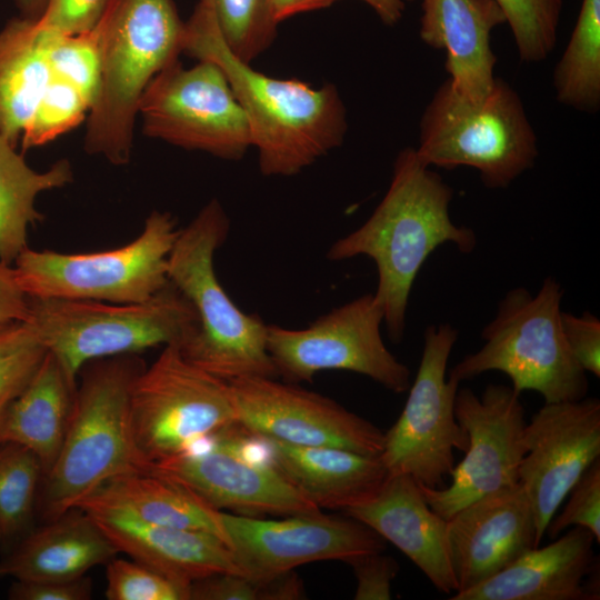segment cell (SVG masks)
<instances>
[{
	"instance_id": "31",
	"label": "cell",
	"mask_w": 600,
	"mask_h": 600,
	"mask_svg": "<svg viewBox=\"0 0 600 600\" xmlns=\"http://www.w3.org/2000/svg\"><path fill=\"white\" fill-rule=\"evenodd\" d=\"M43 471L26 447L0 443V533L10 539L23 533L37 507Z\"/></svg>"
},
{
	"instance_id": "3",
	"label": "cell",
	"mask_w": 600,
	"mask_h": 600,
	"mask_svg": "<svg viewBox=\"0 0 600 600\" xmlns=\"http://www.w3.org/2000/svg\"><path fill=\"white\" fill-rule=\"evenodd\" d=\"M138 354L91 361L78 378L74 406L60 452L43 477L37 507L52 520L126 473L149 470L131 432L129 398L144 368Z\"/></svg>"
},
{
	"instance_id": "14",
	"label": "cell",
	"mask_w": 600,
	"mask_h": 600,
	"mask_svg": "<svg viewBox=\"0 0 600 600\" xmlns=\"http://www.w3.org/2000/svg\"><path fill=\"white\" fill-rule=\"evenodd\" d=\"M511 387L489 384L481 397L458 390L454 413L468 437L464 458L454 464L447 487L420 486L430 508L446 520L470 502L519 482L527 452L524 409Z\"/></svg>"
},
{
	"instance_id": "25",
	"label": "cell",
	"mask_w": 600,
	"mask_h": 600,
	"mask_svg": "<svg viewBox=\"0 0 600 600\" xmlns=\"http://www.w3.org/2000/svg\"><path fill=\"white\" fill-rule=\"evenodd\" d=\"M117 548L86 511L73 508L28 533L0 560V578L68 581L118 554Z\"/></svg>"
},
{
	"instance_id": "36",
	"label": "cell",
	"mask_w": 600,
	"mask_h": 600,
	"mask_svg": "<svg viewBox=\"0 0 600 600\" xmlns=\"http://www.w3.org/2000/svg\"><path fill=\"white\" fill-rule=\"evenodd\" d=\"M49 63L54 77L73 84L92 104L101 67L99 23L92 30L77 34L53 31Z\"/></svg>"
},
{
	"instance_id": "13",
	"label": "cell",
	"mask_w": 600,
	"mask_h": 600,
	"mask_svg": "<svg viewBox=\"0 0 600 600\" xmlns=\"http://www.w3.org/2000/svg\"><path fill=\"white\" fill-rule=\"evenodd\" d=\"M383 319L382 306L367 293L304 329L268 324L267 350L278 376L288 381H311L323 370H347L402 393L410 387V370L386 347L380 331Z\"/></svg>"
},
{
	"instance_id": "12",
	"label": "cell",
	"mask_w": 600,
	"mask_h": 600,
	"mask_svg": "<svg viewBox=\"0 0 600 600\" xmlns=\"http://www.w3.org/2000/svg\"><path fill=\"white\" fill-rule=\"evenodd\" d=\"M138 112L146 136L189 150L238 160L252 147L248 118L221 68L176 60L147 86Z\"/></svg>"
},
{
	"instance_id": "15",
	"label": "cell",
	"mask_w": 600,
	"mask_h": 600,
	"mask_svg": "<svg viewBox=\"0 0 600 600\" xmlns=\"http://www.w3.org/2000/svg\"><path fill=\"white\" fill-rule=\"evenodd\" d=\"M238 427L257 439L380 456L384 432L332 399L274 378L228 381Z\"/></svg>"
},
{
	"instance_id": "7",
	"label": "cell",
	"mask_w": 600,
	"mask_h": 600,
	"mask_svg": "<svg viewBox=\"0 0 600 600\" xmlns=\"http://www.w3.org/2000/svg\"><path fill=\"white\" fill-rule=\"evenodd\" d=\"M27 320L74 380L94 360L158 346L181 348L199 328L192 304L170 281L139 303L30 298Z\"/></svg>"
},
{
	"instance_id": "6",
	"label": "cell",
	"mask_w": 600,
	"mask_h": 600,
	"mask_svg": "<svg viewBox=\"0 0 600 600\" xmlns=\"http://www.w3.org/2000/svg\"><path fill=\"white\" fill-rule=\"evenodd\" d=\"M562 296L552 277L543 280L534 296L521 287L509 290L481 332L482 348L459 361L449 377L461 382L500 371L509 377L513 391H537L544 403L587 397V372L571 353L562 330Z\"/></svg>"
},
{
	"instance_id": "9",
	"label": "cell",
	"mask_w": 600,
	"mask_h": 600,
	"mask_svg": "<svg viewBox=\"0 0 600 600\" xmlns=\"http://www.w3.org/2000/svg\"><path fill=\"white\" fill-rule=\"evenodd\" d=\"M179 231L171 213L154 210L124 246L89 253L28 247L13 268L31 299L144 302L169 283L168 260Z\"/></svg>"
},
{
	"instance_id": "40",
	"label": "cell",
	"mask_w": 600,
	"mask_h": 600,
	"mask_svg": "<svg viewBox=\"0 0 600 600\" xmlns=\"http://www.w3.org/2000/svg\"><path fill=\"white\" fill-rule=\"evenodd\" d=\"M111 0H48L37 22L62 34L92 30L102 19Z\"/></svg>"
},
{
	"instance_id": "28",
	"label": "cell",
	"mask_w": 600,
	"mask_h": 600,
	"mask_svg": "<svg viewBox=\"0 0 600 600\" xmlns=\"http://www.w3.org/2000/svg\"><path fill=\"white\" fill-rule=\"evenodd\" d=\"M53 31L14 18L0 30V134L17 144L51 79Z\"/></svg>"
},
{
	"instance_id": "30",
	"label": "cell",
	"mask_w": 600,
	"mask_h": 600,
	"mask_svg": "<svg viewBox=\"0 0 600 600\" xmlns=\"http://www.w3.org/2000/svg\"><path fill=\"white\" fill-rule=\"evenodd\" d=\"M557 100L576 110L600 106V0H582L581 9L553 72Z\"/></svg>"
},
{
	"instance_id": "41",
	"label": "cell",
	"mask_w": 600,
	"mask_h": 600,
	"mask_svg": "<svg viewBox=\"0 0 600 600\" xmlns=\"http://www.w3.org/2000/svg\"><path fill=\"white\" fill-rule=\"evenodd\" d=\"M357 578L356 600H389L391 584L399 571V564L382 552L357 556L347 561Z\"/></svg>"
},
{
	"instance_id": "17",
	"label": "cell",
	"mask_w": 600,
	"mask_h": 600,
	"mask_svg": "<svg viewBox=\"0 0 600 600\" xmlns=\"http://www.w3.org/2000/svg\"><path fill=\"white\" fill-rule=\"evenodd\" d=\"M519 482L534 514L537 542L573 484L600 458V401L544 403L524 428Z\"/></svg>"
},
{
	"instance_id": "34",
	"label": "cell",
	"mask_w": 600,
	"mask_h": 600,
	"mask_svg": "<svg viewBox=\"0 0 600 600\" xmlns=\"http://www.w3.org/2000/svg\"><path fill=\"white\" fill-rule=\"evenodd\" d=\"M91 103L73 84L54 77L21 136L23 150L43 146L79 126Z\"/></svg>"
},
{
	"instance_id": "45",
	"label": "cell",
	"mask_w": 600,
	"mask_h": 600,
	"mask_svg": "<svg viewBox=\"0 0 600 600\" xmlns=\"http://www.w3.org/2000/svg\"><path fill=\"white\" fill-rule=\"evenodd\" d=\"M338 0H269L273 19L281 21L299 13L327 8Z\"/></svg>"
},
{
	"instance_id": "49",
	"label": "cell",
	"mask_w": 600,
	"mask_h": 600,
	"mask_svg": "<svg viewBox=\"0 0 600 600\" xmlns=\"http://www.w3.org/2000/svg\"><path fill=\"white\" fill-rule=\"evenodd\" d=\"M0 541H2V537H1V533H0Z\"/></svg>"
},
{
	"instance_id": "1",
	"label": "cell",
	"mask_w": 600,
	"mask_h": 600,
	"mask_svg": "<svg viewBox=\"0 0 600 600\" xmlns=\"http://www.w3.org/2000/svg\"><path fill=\"white\" fill-rule=\"evenodd\" d=\"M182 51L224 72L248 118L264 176H294L342 143L347 112L337 88L254 70L230 50L212 9L202 1L184 22Z\"/></svg>"
},
{
	"instance_id": "10",
	"label": "cell",
	"mask_w": 600,
	"mask_h": 600,
	"mask_svg": "<svg viewBox=\"0 0 600 600\" xmlns=\"http://www.w3.org/2000/svg\"><path fill=\"white\" fill-rule=\"evenodd\" d=\"M129 416L136 448L149 470L238 427L229 382L190 362L177 346L163 347L137 374Z\"/></svg>"
},
{
	"instance_id": "33",
	"label": "cell",
	"mask_w": 600,
	"mask_h": 600,
	"mask_svg": "<svg viewBox=\"0 0 600 600\" xmlns=\"http://www.w3.org/2000/svg\"><path fill=\"white\" fill-rule=\"evenodd\" d=\"M509 24L524 62L544 60L557 42L562 0H493Z\"/></svg>"
},
{
	"instance_id": "24",
	"label": "cell",
	"mask_w": 600,
	"mask_h": 600,
	"mask_svg": "<svg viewBox=\"0 0 600 600\" xmlns=\"http://www.w3.org/2000/svg\"><path fill=\"white\" fill-rule=\"evenodd\" d=\"M272 466L319 509H341L371 499L388 477L379 456L334 447L293 446L259 439Z\"/></svg>"
},
{
	"instance_id": "16",
	"label": "cell",
	"mask_w": 600,
	"mask_h": 600,
	"mask_svg": "<svg viewBox=\"0 0 600 600\" xmlns=\"http://www.w3.org/2000/svg\"><path fill=\"white\" fill-rule=\"evenodd\" d=\"M228 546L244 576L270 580L298 566L382 552L384 539L362 522L319 512L281 520L221 511Z\"/></svg>"
},
{
	"instance_id": "20",
	"label": "cell",
	"mask_w": 600,
	"mask_h": 600,
	"mask_svg": "<svg viewBox=\"0 0 600 600\" xmlns=\"http://www.w3.org/2000/svg\"><path fill=\"white\" fill-rule=\"evenodd\" d=\"M502 23L493 0H422L420 38L446 51L447 81L459 99L478 103L491 91L497 79L491 32Z\"/></svg>"
},
{
	"instance_id": "29",
	"label": "cell",
	"mask_w": 600,
	"mask_h": 600,
	"mask_svg": "<svg viewBox=\"0 0 600 600\" xmlns=\"http://www.w3.org/2000/svg\"><path fill=\"white\" fill-rule=\"evenodd\" d=\"M73 180L72 167L61 159L48 170L30 168L16 146L0 134V263L13 264L28 248V230L43 219L37 197Z\"/></svg>"
},
{
	"instance_id": "37",
	"label": "cell",
	"mask_w": 600,
	"mask_h": 600,
	"mask_svg": "<svg viewBox=\"0 0 600 600\" xmlns=\"http://www.w3.org/2000/svg\"><path fill=\"white\" fill-rule=\"evenodd\" d=\"M106 578L108 600H191V583L133 559H111Z\"/></svg>"
},
{
	"instance_id": "5",
	"label": "cell",
	"mask_w": 600,
	"mask_h": 600,
	"mask_svg": "<svg viewBox=\"0 0 600 600\" xmlns=\"http://www.w3.org/2000/svg\"><path fill=\"white\" fill-rule=\"evenodd\" d=\"M229 218L212 199L180 229L168 260L169 281L190 301L197 333L180 349L193 364L223 379L277 378L267 350V326L241 311L219 282L214 253L228 237Z\"/></svg>"
},
{
	"instance_id": "44",
	"label": "cell",
	"mask_w": 600,
	"mask_h": 600,
	"mask_svg": "<svg viewBox=\"0 0 600 600\" xmlns=\"http://www.w3.org/2000/svg\"><path fill=\"white\" fill-rule=\"evenodd\" d=\"M30 298L21 288L13 264L0 263V327L28 319Z\"/></svg>"
},
{
	"instance_id": "18",
	"label": "cell",
	"mask_w": 600,
	"mask_h": 600,
	"mask_svg": "<svg viewBox=\"0 0 600 600\" xmlns=\"http://www.w3.org/2000/svg\"><path fill=\"white\" fill-rule=\"evenodd\" d=\"M226 432L208 448L190 449L150 470L183 483L218 510L289 516L320 511L272 464L252 462L237 451Z\"/></svg>"
},
{
	"instance_id": "47",
	"label": "cell",
	"mask_w": 600,
	"mask_h": 600,
	"mask_svg": "<svg viewBox=\"0 0 600 600\" xmlns=\"http://www.w3.org/2000/svg\"><path fill=\"white\" fill-rule=\"evenodd\" d=\"M48 0H17L23 18L38 19L44 10Z\"/></svg>"
},
{
	"instance_id": "38",
	"label": "cell",
	"mask_w": 600,
	"mask_h": 600,
	"mask_svg": "<svg viewBox=\"0 0 600 600\" xmlns=\"http://www.w3.org/2000/svg\"><path fill=\"white\" fill-rule=\"evenodd\" d=\"M191 600H286L303 596L300 580L291 571L270 580L222 572L193 581Z\"/></svg>"
},
{
	"instance_id": "2",
	"label": "cell",
	"mask_w": 600,
	"mask_h": 600,
	"mask_svg": "<svg viewBox=\"0 0 600 600\" xmlns=\"http://www.w3.org/2000/svg\"><path fill=\"white\" fill-rule=\"evenodd\" d=\"M452 188L418 158L414 148L407 147L397 156L390 186L372 214L327 252L332 261L358 256L374 261L378 287L373 294L394 342L403 338L412 284L427 258L447 242L463 253L477 244L472 229L452 222Z\"/></svg>"
},
{
	"instance_id": "42",
	"label": "cell",
	"mask_w": 600,
	"mask_h": 600,
	"mask_svg": "<svg viewBox=\"0 0 600 600\" xmlns=\"http://www.w3.org/2000/svg\"><path fill=\"white\" fill-rule=\"evenodd\" d=\"M562 330L568 347L586 371L600 377V321L590 312L581 316L563 312Z\"/></svg>"
},
{
	"instance_id": "39",
	"label": "cell",
	"mask_w": 600,
	"mask_h": 600,
	"mask_svg": "<svg viewBox=\"0 0 600 600\" xmlns=\"http://www.w3.org/2000/svg\"><path fill=\"white\" fill-rule=\"evenodd\" d=\"M560 513L549 521L546 533L556 539L570 527H581L600 542V458L594 460L573 484Z\"/></svg>"
},
{
	"instance_id": "43",
	"label": "cell",
	"mask_w": 600,
	"mask_h": 600,
	"mask_svg": "<svg viewBox=\"0 0 600 600\" xmlns=\"http://www.w3.org/2000/svg\"><path fill=\"white\" fill-rule=\"evenodd\" d=\"M91 594L88 577L68 581L14 580L8 593L12 600H88Z\"/></svg>"
},
{
	"instance_id": "48",
	"label": "cell",
	"mask_w": 600,
	"mask_h": 600,
	"mask_svg": "<svg viewBox=\"0 0 600 600\" xmlns=\"http://www.w3.org/2000/svg\"><path fill=\"white\" fill-rule=\"evenodd\" d=\"M10 403V402H9ZM9 403L0 404V434L2 429L3 419ZM1 443V442H0Z\"/></svg>"
},
{
	"instance_id": "11",
	"label": "cell",
	"mask_w": 600,
	"mask_h": 600,
	"mask_svg": "<svg viewBox=\"0 0 600 600\" xmlns=\"http://www.w3.org/2000/svg\"><path fill=\"white\" fill-rule=\"evenodd\" d=\"M458 339L449 323L424 330L423 350L409 396L394 424L384 432L379 456L388 474H408L420 486L440 488L466 451L468 437L458 423L454 403L460 382L446 377Z\"/></svg>"
},
{
	"instance_id": "27",
	"label": "cell",
	"mask_w": 600,
	"mask_h": 600,
	"mask_svg": "<svg viewBox=\"0 0 600 600\" xmlns=\"http://www.w3.org/2000/svg\"><path fill=\"white\" fill-rule=\"evenodd\" d=\"M72 379L59 360L47 352L39 369L7 408L0 442H13L32 451L43 477L62 447L77 393Z\"/></svg>"
},
{
	"instance_id": "35",
	"label": "cell",
	"mask_w": 600,
	"mask_h": 600,
	"mask_svg": "<svg viewBox=\"0 0 600 600\" xmlns=\"http://www.w3.org/2000/svg\"><path fill=\"white\" fill-rule=\"evenodd\" d=\"M48 350L28 320L0 327V404L17 398Z\"/></svg>"
},
{
	"instance_id": "26",
	"label": "cell",
	"mask_w": 600,
	"mask_h": 600,
	"mask_svg": "<svg viewBox=\"0 0 600 600\" xmlns=\"http://www.w3.org/2000/svg\"><path fill=\"white\" fill-rule=\"evenodd\" d=\"M76 508L116 513L142 522L197 530L228 544L221 511L183 483L152 470L118 476L82 499Z\"/></svg>"
},
{
	"instance_id": "46",
	"label": "cell",
	"mask_w": 600,
	"mask_h": 600,
	"mask_svg": "<svg viewBox=\"0 0 600 600\" xmlns=\"http://www.w3.org/2000/svg\"><path fill=\"white\" fill-rule=\"evenodd\" d=\"M388 26L398 23L404 12V0H361ZM414 1V0H407Z\"/></svg>"
},
{
	"instance_id": "22",
	"label": "cell",
	"mask_w": 600,
	"mask_h": 600,
	"mask_svg": "<svg viewBox=\"0 0 600 600\" xmlns=\"http://www.w3.org/2000/svg\"><path fill=\"white\" fill-rule=\"evenodd\" d=\"M596 539L572 527L556 541L532 548L483 582L451 600H591L587 578L598 569Z\"/></svg>"
},
{
	"instance_id": "4",
	"label": "cell",
	"mask_w": 600,
	"mask_h": 600,
	"mask_svg": "<svg viewBox=\"0 0 600 600\" xmlns=\"http://www.w3.org/2000/svg\"><path fill=\"white\" fill-rule=\"evenodd\" d=\"M99 29L100 79L84 150L123 166L131 158L140 99L150 81L178 60L184 22L172 0H111Z\"/></svg>"
},
{
	"instance_id": "32",
	"label": "cell",
	"mask_w": 600,
	"mask_h": 600,
	"mask_svg": "<svg viewBox=\"0 0 600 600\" xmlns=\"http://www.w3.org/2000/svg\"><path fill=\"white\" fill-rule=\"evenodd\" d=\"M213 11L230 50L246 62L264 52L277 37L269 0H199Z\"/></svg>"
},
{
	"instance_id": "23",
	"label": "cell",
	"mask_w": 600,
	"mask_h": 600,
	"mask_svg": "<svg viewBox=\"0 0 600 600\" xmlns=\"http://www.w3.org/2000/svg\"><path fill=\"white\" fill-rule=\"evenodd\" d=\"M89 514L119 552L171 578L192 583L222 572L243 574L229 546L214 534L116 513Z\"/></svg>"
},
{
	"instance_id": "21",
	"label": "cell",
	"mask_w": 600,
	"mask_h": 600,
	"mask_svg": "<svg viewBox=\"0 0 600 600\" xmlns=\"http://www.w3.org/2000/svg\"><path fill=\"white\" fill-rule=\"evenodd\" d=\"M344 512L394 544L439 591H457L447 520L430 508L412 477L388 474L371 499Z\"/></svg>"
},
{
	"instance_id": "19",
	"label": "cell",
	"mask_w": 600,
	"mask_h": 600,
	"mask_svg": "<svg viewBox=\"0 0 600 600\" xmlns=\"http://www.w3.org/2000/svg\"><path fill=\"white\" fill-rule=\"evenodd\" d=\"M447 544L457 592L500 572L539 547L534 514L520 482L470 502L447 519Z\"/></svg>"
},
{
	"instance_id": "8",
	"label": "cell",
	"mask_w": 600,
	"mask_h": 600,
	"mask_svg": "<svg viewBox=\"0 0 600 600\" xmlns=\"http://www.w3.org/2000/svg\"><path fill=\"white\" fill-rule=\"evenodd\" d=\"M418 158L427 167L476 169L490 189L507 188L532 168L538 140L516 90L497 78L478 103L459 99L446 80L419 124Z\"/></svg>"
}]
</instances>
